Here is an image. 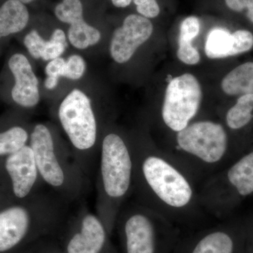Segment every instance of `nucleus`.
Wrapping results in <instances>:
<instances>
[{"label": "nucleus", "instance_id": "nucleus-29", "mask_svg": "<svg viewBox=\"0 0 253 253\" xmlns=\"http://www.w3.org/2000/svg\"><path fill=\"white\" fill-rule=\"evenodd\" d=\"M38 242L32 244L31 248L28 249V251H26L24 253H38Z\"/></svg>", "mask_w": 253, "mask_h": 253}, {"label": "nucleus", "instance_id": "nucleus-23", "mask_svg": "<svg viewBox=\"0 0 253 253\" xmlns=\"http://www.w3.org/2000/svg\"><path fill=\"white\" fill-rule=\"evenodd\" d=\"M66 60L59 57L51 60L45 68L46 79L44 81V86L47 89H54L58 85L59 78L63 77Z\"/></svg>", "mask_w": 253, "mask_h": 253}, {"label": "nucleus", "instance_id": "nucleus-7", "mask_svg": "<svg viewBox=\"0 0 253 253\" xmlns=\"http://www.w3.org/2000/svg\"><path fill=\"white\" fill-rule=\"evenodd\" d=\"M58 234L64 253H119L101 218L86 208L64 224Z\"/></svg>", "mask_w": 253, "mask_h": 253}, {"label": "nucleus", "instance_id": "nucleus-4", "mask_svg": "<svg viewBox=\"0 0 253 253\" xmlns=\"http://www.w3.org/2000/svg\"><path fill=\"white\" fill-rule=\"evenodd\" d=\"M28 145L44 184L66 204L83 197L89 179L76 162L72 151L58 143L49 126L44 124L33 126Z\"/></svg>", "mask_w": 253, "mask_h": 253}, {"label": "nucleus", "instance_id": "nucleus-15", "mask_svg": "<svg viewBox=\"0 0 253 253\" xmlns=\"http://www.w3.org/2000/svg\"><path fill=\"white\" fill-rule=\"evenodd\" d=\"M23 43L32 57L49 61L61 57L68 46L66 33L59 28L54 30L48 41L36 30H32L25 36Z\"/></svg>", "mask_w": 253, "mask_h": 253}, {"label": "nucleus", "instance_id": "nucleus-22", "mask_svg": "<svg viewBox=\"0 0 253 253\" xmlns=\"http://www.w3.org/2000/svg\"><path fill=\"white\" fill-rule=\"evenodd\" d=\"M253 118V94L240 96L237 102L228 111L226 124L232 129L247 126Z\"/></svg>", "mask_w": 253, "mask_h": 253}, {"label": "nucleus", "instance_id": "nucleus-28", "mask_svg": "<svg viewBox=\"0 0 253 253\" xmlns=\"http://www.w3.org/2000/svg\"><path fill=\"white\" fill-rule=\"evenodd\" d=\"M133 0H111V2L116 7L126 8L131 4Z\"/></svg>", "mask_w": 253, "mask_h": 253}, {"label": "nucleus", "instance_id": "nucleus-24", "mask_svg": "<svg viewBox=\"0 0 253 253\" xmlns=\"http://www.w3.org/2000/svg\"><path fill=\"white\" fill-rule=\"evenodd\" d=\"M86 63L84 59L78 54L70 56L66 61L63 77L76 81L81 79L84 74Z\"/></svg>", "mask_w": 253, "mask_h": 253}, {"label": "nucleus", "instance_id": "nucleus-2", "mask_svg": "<svg viewBox=\"0 0 253 253\" xmlns=\"http://www.w3.org/2000/svg\"><path fill=\"white\" fill-rule=\"evenodd\" d=\"M96 214L111 235L121 208L133 190L132 150L116 132L105 134L99 146Z\"/></svg>", "mask_w": 253, "mask_h": 253}, {"label": "nucleus", "instance_id": "nucleus-9", "mask_svg": "<svg viewBox=\"0 0 253 253\" xmlns=\"http://www.w3.org/2000/svg\"><path fill=\"white\" fill-rule=\"evenodd\" d=\"M202 95L201 84L193 75L185 73L172 79L163 105L165 124L176 132L184 129L197 114Z\"/></svg>", "mask_w": 253, "mask_h": 253}, {"label": "nucleus", "instance_id": "nucleus-26", "mask_svg": "<svg viewBox=\"0 0 253 253\" xmlns=\"http://www.w3.org/2000/svg\"><path fill=\"white\" fill-rule=\"evenodd\" d=\"M226 6L237 12L246 11L247 17L253 23V0H225Z\"/></svg>", "mask_w": 253, "mask_h": 253}, {"label": "nucleus", "instance_id": "nucleus-20", "mask_svg": "<svg viewBox=\"0 0 253 253\" xmlns=\"http://www.w3.org/2000/svg\"><path fill=\"white\" fill-rule=\"evenodd\" d=\"M200 32V21L196 16H189L181 23L177 57L181 62L191 63L199 59L200 54L192 45V41Z\"/></svg>", "mask_w": 253, "mask_h": 253}, {"label": "nucleus", "instance_id": "nucleus-12", "mask_svg": "<svg viewBox=\"0 0 253 253\" xmlns=\"http://www.w3.org/2000/svg\"><path fill=\"white\" fill-rule=\"evenodd\" d=\"M54 12L59 21L69 25L68 39L76 49H85L101 40L99 30L84 20L81 0H62L55 6Z\"/></svg>", "mask_w": 253, "mask_h": 253}, {"label": "nucleus", "instance_id": "nucleus-13", "mask_svg": "<svg viewBox=\"0 0 253 253\" xmlns=\"http://www.w3.org/2000/svg\"><path fill=\"white\" fill-rule=\"evenodd\" d=\"M14 78L11 97L16 104L26 109L35 107L40 101L39 81L30 61L22 54H15L8 62Z\"/></svg>", "mask_w": 253, "mask_h": 253}, {"label": "nucleus", "instance_id": "nucleus-8", "mask_svg": "<svg viewBox=\"0 0 253 253\" xmlns=\"http://www.w3.org/2000/svg\"><path fill=\"white\" fill-rule=\"evenodd\" d=\"M42 184L29 145L0 161V195L9 201L28 199Z\"/></svg>", "mask_w": 253, "mask_h": 253}, {"label": "nucleus", "instance_id": "nucleus-10", "mask_svg": "<svg viewBox=\"0 0 253 253\" xmlns=\"http://www.w3.org/2000/svg\"><path fill=\"white\" fill-rule=\"evenodd\" d=\"M177 148L206 164L219 163L227 149V135L219 123L199 121L189 124L176 135Z\"/></svg>", "mask_w": 253, "mask_h": 253}, {"label": "nucleus", "instance_id": "nucleus-18", "mask_svg": "<svg viewBox=\"0 0 253 253\" xmlns=\"http://www.w3.org/2000/svg\"><path fill=\"white\" fill-rule=\"evenodd\" d=\"M221 89L230 96L253 94V62L240 65L221 81Z\"/></svg>", "mask_w": 253, "mask_h": 253}, {"label": "nucleus", "instance_id": "nucleus-14", "mask_svg": "<svg viewBox=\"0 0 253 253\" xmlns=\"http://www.w3.org/2000/svg\"><path fill=\"white\" fill-rule=\"evenodd\" d=\"M253 46L251 32L239 30L231 34L225 30L215 28L208 34L205 51L210 59H223L246 52Z\"/></svg>", "mask_w": 253, "mask_h": 253}, {"label": "nucleus", "instance_id": "nucleus-17", "mask_svg": "<svg viewBox=\"0 0 253 253\" xmlns=\"http://www.w3.org/2000/svg\"><path fill=\"white\" fill-rule=\"evenodd\" d=\"M29 20L26 4L19 0H6L0 6V39L23 31Z\"/></svg>", "mask_w": 253, "mask_h": 253}, {"label": "nucleus", "instance_id": "nucleus-11", "mask_svg": "<svg viewBox=\"0 0 253 253\" xmlns=\"http://www.w3.org/2000/svg\"><path fill=\"white\" fill-rule=\"evenodd\" d=\"M153 31L154 26L149 18L139 14L126 16L122 26L113 32L110 44L111 57L118 63L127 62Z\"/></svg>", "mask_w": 253, "mask_h": 253}, {"label": "nucleus", "instance_id": "nucleus-30", "mask_svg": "<svg viewBox=\"0 0 253 253\" xmlns=\"http://www.w3.org/2000/svg\"><path fill=\"white\" fill-rule=\"evenodd\" d=\"M8 201H9V199H6V198L4 197V196L0 195V207L2 206L3 205L6 204V203L8 202Z\"/></svg>", "mask_w": 253, "mask_h": 253}, {"label": "nucleus", "instance_id": "nucleus-5", "mask_svg": "<svg viewBox=\"0 0 253 253\" xmlns=\"http://www.w3.org/2000/svg\"><path fill=\"white\" fill-rule=\"evenodd\" d=\"M58 118L76 162L89 179L99 152V125L91 99L73 89L60 104Z\"/></svg>", "mask_w": 253, "mask_h": 253}, {"label": "nucleus", "instance_id": "nucleus-27", "mask_svg": "<svg viewBox=\"0 0 253 253\" xmlns=\"http://www.w3.org/2000/svg\"><path fill=\"white\" fill-rule=\"evenodd\" d=\"M50 237L44 238L38 242V253H64L59 241Z\"/></svg>", "mask_w": 253, "mask_h": 253}, {"label": "nucleus", "instance_id": "nucleus-31", "mask_svg": "<svg viewBox=\"0 0 253 253\" xmlns=\"http://www.w3.org/2000/svg\"><path fill=\"white\" fill-rule=\"evenodd\" d=\"M20 1L23 3L25 4H31V3L33 2V1H36V0H19Z\"/></svg>", "mask_w": 253, "mask_h": 253}, {"label": "nucleus", "instance_id": "nucleus-1", "mask_svg": "<svg viewBox=\"0 0 253 253\" xmlns=\"http://www.w3.org/2000/svg\"><path fill=\"white\" fill-rule=\"evenodd\" d=\"M66 202L59 196L36 194L0 207V253H9L59 234L64 225Z\"/></svg>", "mask_w": 253, "mask_h": 253}, {"label": "nucleus", "instance_id": "nucleus-3", "mask_svg": "<svg viewBox=\"0 0 253 253\" xmlns=\"http://www.w3.org/2000/svg\"><path fill=\"white\" fill-rule=\"evenodd\" d=\"M132 155L133 190L141 206L149 208L152 203L158 202L175 211L191 206L194 198L192 184L169 158L140 150H132Z\"/></svg>", "mask_w": 253, "mask_h": 253}, {"label": "nucleus", "instance_id": "nucleus-6", "mask_svg": "<svg viewBox=\"0 0 253 253\" xmlns=\"http://www.w3.org/2000/svg\"><path fill=\"white\" fill-rule=\"evenodd\" d=\"M116 226L121 253H172L175 248L174 231L140 204L119 213Z\"/></svg>", "mask_w": 253, "mask_h": 253}, {"label": "nucleus", "instance_id": "nucleus-16", "mask_svg": "<svg viewBox=\"0 0 253 253\" xmlns=\"http://www.w3.org/2000/svg\"><path fill=\"white\" fill-rule=\"evenodd\" d=\"M232 236L222 229L203 233L189 243L182 253H234Z\"/></svg>", "mask_w": 253, "mask_h": 253}, {"label": "nucleus", "instance_id": "nucleus-21", "mask_svg": "<svg viewBox=\"0 0 253 253\" xmlns=\"http://www.w3.org/2000/svg\"><path fill=\"white\" fill-rule=\"evenodd\" d=\"M30 134L27 129L20 125L0 131V161L28 145Z\"/></svg>", "mask_w": 253, "mask_h": 253}, {"label": "nucleus", "instance_id": "nucleus-19", "mask_svg": "<svg viewBox=\"0 0 253 253\" xmlns=\"http://www.w3.org/2000/svg\"><path fill=\"white\" fill-rule=\"evenodd\" d=\"M228 181L242 196L253 193V151L231 166L226 174Z\"/></svg>", "mask_w": 253, "mask_h": 253}, {"label": "nucleus", "instance_id": "nucleus-25", "mask_svg": "<svg viewBox=\"0 0 253 253\" xmlns=\"http://www.w3.org/2000/svg\"><path fill=\"white\" fill-rule=\"evenodd\" d=\"M139 15L147 18H156L160 14V7L156 0H133Z\"/></svg>", "mask_w": 253, "mask_h": 253}]
</instances>
